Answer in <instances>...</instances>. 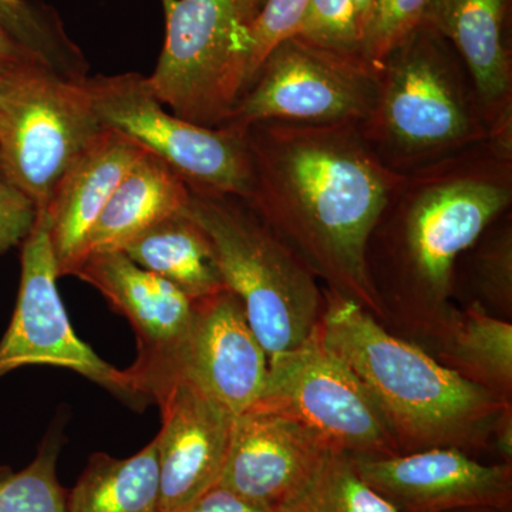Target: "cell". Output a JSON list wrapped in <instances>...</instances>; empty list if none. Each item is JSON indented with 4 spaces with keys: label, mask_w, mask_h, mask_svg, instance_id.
<instances>
[{
    "label": "cell",
    "mask_w": 512,
    "mask_h": 512,
    "mask_svg": "<svg viewBox=\"0 0 512 512\" xmlns=\"http://www.w3.org/2000/svg\"><path fill=\"white\" fill-rule=\"evenodd\" d=\"M430 0H376L362 40V55L382 64L426 18Z\"/></svg>",
    "instance_id": "cell-27"
},
{
    "label": "cell",
    "mask_w": 512,
    "mask_h": 512,
    "mask_svg": "<svg viewBox=\"0 0 512 512\" xmlns=\"http://www.w3.org/2000/svg\"><path fill=\"white\" fill-rule=\"evenodd\" d=\"M256 404L285 413L326 446L352 456L400 453L382 410L355 373L320 342L316 329L296 348L269 357Z\"/></svg>",
    "instance_id": "cell-11"
},
{
    "label": "cell",
    "mask_w": 512,
    "mask_h": 512,
    "mask_svg": "<svg viewBox=\"0 0 512 512\" xmlns=\"http://www.w3.org/2000/svg\"><path fill=\"white\" fill-rule=\"evenodd\" d=\"M355 8L357 25H359L360 37L365 36L367 25H369L370 16L375 8L376 0H352Z\"/></svg>",
    "instance_id": "cell-33"
},
{
    "label": "cell",
    "mask_w": 512,
    "mask_h": 512,
    "mask_svg": "<svg viewBox=\"0 0 512 512\" xmlns=\"http://www.w3.org/2000/svg\"><path fill=\"white\" fill-rule=\"evenodd\" d=\"M478 284L484 295L498 305L511 306L512 299V231L501 229L478 252Z\"/></svg>",
    "instance_id": "cell-29"
},
{
    "label": "cell",
    "mask_w": 512,
    "mask_h": 512,
    "mask_svg": "<svg viewBox=\"0 0 512 512\" xmlns=\"http://www.w3.org/2000/svg\"><path fill=\"white\" fill-rule=\"evenodd\" d=\"M123 252L141 268L180 289L192 302L227 289L210 239L188 210L154 225Z\"/></svg>",
    "instance_id": "cell-20"
},
{
    "label": "cell",
    "mask_w": 512,
    "mask_h": 512,
    "mask_svg": "<svg viewBox=\"0 0 512 512\" xmlns=\"http://www.w3.org/2000/svg\"><path fill=\"white\" fill-rule=\"evenodd\" d=\"M316 333L366 387L400 453L476 444L507 413L493 390L390 335L348 295L326 292Z\"/></svg>",
    "instance_id": "cell-2"
},
{
    "label": "cell",
    "mask_w": 512,
    "mask_h": 512,
    "mask_svg": "<svg viewBox=\"0 0 512 512\" xmlns=\"http://www.w3.org/2000/svg\"><path fill=\"white\" fill-rule=\"evenodd\" d=\"M160 512H180L220 480L235 416L194 384L175 380L154 397Z\"/></svg>",
    "instance_id": "cell-15"
},
{
    "label": "cell",
    "mask_w": 512,
    "mask_h": 512,
    "mask_svg": "<svg viewBox=\"0 0 512 512\" xmlns=\"http://www.w3.org/2000/svg\"><path fill=\"white\" fill-rule=\"evenodd\" d=\"M0 28L60 76L86 79L87 63L55 10L36 0H0Z\"/></svg>",
    "instance_id": "cell-24"
},
{
    "label": "cell",
    "mask_w": 512,
    "mask_h": 512,
    "mask_svg": "<svg viewBox=\"0 0 512 512\" xmlns=\"http://www.w3.org/2000/svg\"><path fill=\"white\" fill-rule=\"evenodd\" d=\"M512 202V140L491 137L404 174L377 225L414 291L447 298L458 255Z\"/></svg>",
    "instance_id": "cell-3"
},
{
    "label": "cell",
    "mask_w": 512,
    "mask_h": 512,
    "mask_svg": "<svg viewBox=\"0 0 512 512\" xmlns=\"http://www.w3.org/2000/svg\"><path fill=\"white\" fill-rule=\"evenodd\" d=\"M146 154L130 138L104 127L64 173L43 208L60 278L76 274L94 222L123 178Z\"/></svg>",
    "instance_id": "cell-17"
},
{
    "label": "cell",
    "mask_w": 512,
    "mask_h": 512,
    "mask_svg": "<svg viewBox=\"0 0 512 512\" xmlns=\"http://www.w3.org/2000/svg\"><path fill=\"white\" fill-rule=\"evenodd\" d=\"M292 36L335 52L362 55V37L352 0H309Z\"/></svg>",
    "instance_id": "cell-26"
},
{
    "label": "cell",
    "mask_w": 512,
    "mask_h": 512,
    "mask_svg": "<svg viewBox=\"0 0 512 512\" xmlns=\"http://www.w3.org/2000/svg\"><path fill=\"white\" fill-rule=\"evenodd\" d=\"M511 8L512 0H430L424 18L463 60L493 137L510 140Z\"/></svg>",
    "instance_id": "cell-16"
},
{
    "label": "cell",
    "mask_w": 512,
    "mask_h": 512,
    "mask_svg": "<svg viewBox=\"0 0 512 512\" xmlns=\"http://www.w3.org/2000/svg\"><path fill=\"white\" fill-rule=\"evenodd\" d=\"M281 512H400L357 473L352 456L329 448L305 487Z\"/></svg>",
    "instance_id": "cell-23"
},
{
    "label": "cell",
    "mask_w": 512,
    "mask_h": 512,
    "mask_svg": "<svg viewBox=\"0 0 512 512\" xmlns=\"http://www.w3.org/2000/svg\"><path fill=\"white\" fill-rule=\"evenodd\" d=\"M86 79L60 76L45 64L0 77V173L37 210L104 130Z\"/></svg>",
    "instance_id": "cell-7"
},
{
    "label": "cell",
    "mask_w": 512,
    "mask_h": 512,
    "mask_svg": "<svg viewBox=\"0 0 512 512\" xmlns=\"http://www.w3.org/2000/svg\"><path fill=\"white\" fill-rule=\"evenodd\" d=\"M104 127L119 131L167 164L192 192L247 200L251 157L245 128L202 127L175 116L138 73L86 79Z\"/></svg>",
    "instance_id": "cell-8"
},
{
    "label": "cell",
    "mask_w": 512,
    "mask_h": 512,
    "mask_svg": "<svg viewBox=\"0 0 512 512\" xmlns=\"http://www.w3.org/2000/svg\"><path fill=\"white\" fill-rule=\"evenodd\" d=\"M451 356L464 367L468 379L495 393L511 390V323L495 319L481 303H473L454 330Z\"/></svg>",
    "instance_id": "cell-22"
},
{
    "label": "cell",
    "mask_w": 512,
    "mask_h": 512,
    "mask_svg": "<svg viewBox=\"0 0 512 512\" xmlns=\"http://www.w3.org/2000/svg\"><path fill=\"white\" fill-rule=\"evenodd\" d=\"M308 2L309 0H265L251 26L252 79L269 50L295 33Z\"/></svg>",
    "instance_id": "cell-28"
},
{
    "label": "cell",
    "mask_w": 512,
    "mask_h": 512,
    "mask_svg": "<svg viewBox=\"0 0 512 512\" xmlns=\"http://www.w3.org/2000/svg\"><path fill=\"white\" fill-rule=\"evenodd\" d=\"M265 0H161L165 42L151 93L181 119L222 127L252 80L251 26Z\"/></svg>",
    "instance_id": "cell-6"
},
{
    "label": "cell",
    "mask_w": 512,
    "mask_h": 512,
    "mask_svg": "<svg viewBox=\"0 0 512 512\" xmlns=\"http://www.w3.org/2000/svg\"><path fill=\"white\" fill-rule=\"evenodd\" d=\"M36 220L35 202L0 173V255L22 245Z\"/></svg>",
    "instance_id": "cell-30"
},
{
    "label": "cell",
    "mask_w": 512,
    "mask_h": 512,
    "mask_svg": "<svg viewBox=\"0 0 512 512\" xmlns=\"http://www.w3.org/2000/svg\"><path fill=\"white\" fill-rule=\"evenodd\" d=\"M497 437V448L500 450V453L503 454L505 460H511L512 453V434H511V420H508V423H504L503 427L498 430Z\"/></svg>",
    "instance_id": "cell-34"
},
{
    "label": "cell",
    "mask_w": 512,
    "mask_h": 512,
    "mask_svg": "<svg viewBox=\"0 0 512 512\" xmlns=\"http://www.w3.org/2000/svg\"><path fill=\"white\" fill-rule=\"evenodd\" d=\"M379 90V64L289 36L269 50L224 126L269 120L360 124L375 109Z\"/></svg>",
    "instance_id": "cell-9"
},
{
    "label": "cell",
    "mask_w": 512,
    "mask_h": 512,
    "mask_svg": "<svg viewBox=\"0 0 512 512\" xmlns=\"http://www.w3.org/2000/svg\"><path fill=\"white\" fill-rule=\"evenodd\" d=\"M187 210L210 239L225 288L241 301L268 359L305 342L322 305L305 262L237 197L191 191Z\"/></svg>",
    "instance_id": "cell-5"
},
{
    "label": "cell",
    "mask_w": 512,
    "mask_h": 512,
    "mask_svg": "<svg viewBox=\"0 0 512 512\" xmlns=\"http://www.w3.org/2000/svg\"><path fill=\"white\" fill-rule=\"evenodd\" d=\"M359 127L382 163L400 174L493 137L463 60L426 22L380 64L379 97Z\"/></svg>",
    "instance_id": "cell-4"
},
{
    "label": "cell",
    "mask_w": 512,
    "mask_h": 512,
    "mask_svg": "<svg viewBox=\"0 0 512 512\" xmlns=\"http://www.w3.org/2000/svg\"><path fill=\"white\" fill-rule=\"evenodd\" d=\"M245 134L251 187L242 201L332 291L376 308L367 248L404 174L382 163L356 123L269 120Z\"/></svg>",
    "instance_id": "cell-1"
},
{
    "label": "cell",
    "mask_w": 512,
    "mask_h": 512,
    "mask_svg": "<svg viewBox=\"0 0 512 512\" xmlns=\"http://www.w3.org/2000/svg\"><path fill=\"white\" fill-rule=\"evenodd\" d=\"M454 512H505V510H497V508H470V510H461Z\"/></svg>",
    "instance_id": "cell-35"
},
{
    "label": "cell",
    "mask_w": 512,
    "mask_h": 512,
    "mask_svg": "<svg viewBox=\"0 0 512 512\" xmlns=\"http://www.w3.org/2000/svg\"><path fill=\"white\" fill-rule=\"evenodd\" d=\"M20 262L18 302L0 339V377L26 366L62 367L130 399L123 370L104 362L70 325L57 289L60 274L45 210H37Z\"/></svg>",
    "instance_id": "cell-12"
},
{
    "label": "cell",
    "mask_w": 512,
    "mask_h": 512,
    "mask_svg": "<svg viewBox=\"0 0 512 512\" xmlns=\"http://www.w3.org/2000/svg\"><path fill=\"white\" fill-rule=\"evenodd\" d=\"M180 512H281L276 508L254 503L248 498L232 493L221 485H215L198 500Z\"/></svg>",
    "instance_id": "cell-31"
},
{
    "label": "cell",
    "mask_w": 512,
    "mask_h": 512,
    "mask_svg": "<svg viewBox=\"0 0 512 512\" xmlns=\"http://www.w3.org/2000/svg\"><path fill=\"white\" fill-rule=\"evenodd\" d=\"M74 276L96 288L133 326L138 340L137 362L164 355L190 328L194 302L124 252L89 255Z\"/></svg>",
    "instance_id": "cell-18"
},
{
    "label": "cell",
    "mask_w": 512,
    "mask_h": 512,
    "mask_svg": "<svg viewBox=\"0 0 512 512\" xmlns=\"http://www.w3.org/2000/svg\"><path fill=\"white\" fill-rule=\"evenodd\" d=\"M190 198L187 184L167 164L147 153L123 178L94 222L83 261L93 254L123 252L154 225L187 210Z\"/></svg>",
    "instance_id": "cell-19"
},
{
    "label": "cell",
    "mask_w": 512,
    "mask_h": 512,
    "mask_svg": "<svg viewBox=\"0 0 512 512\" xmlns=\"http://www.w3.org/2000/svg\"><path fill=\"white\" fill-rule=\"evenodd\" d=\"M329 448L299 421L255 403L235 416L217 485L281 511L305 487Z\"/></svg>",
    "instance_id": "cell-14"
},
{
    "label": "cell",
    "mask_w": 512,
    "mask_h": 512,
    "mask_svg": "<svg viewBox=\"0 0 512 512\" xmlns=\"http://www.w3.org/2000/svg\"><path fill=\"white\" fill-rule=\"evenodd\" d=\"M266 373L268 355L228 289L194 302L190 328L173 349L123 370L133 399L154 400L165 386L184 380L234 416L258 402Z\"/></svg>",
    "instance_id": "cell-10"
},
{
    "label": "cell",
    "mask_w": 512,
    "mask_h": 512,
    "mask_svg": "<svg viewBox=\"0 0 512 512\" xmlns=\"http://www.w3.org/2000/svg\"><path fill=\"white\" fill-rule=\"evenodd\" d=\"M59 451V437L47 436L29 466L0 468V512H69L56 473Z\"/></svg>",
    "instance_id": "cell-25"
},
{
    "label": "cell",
    "mask_w": 512,
    "mask_h": 512,
    "mask_svg": "<svg viewBox=\"0 0 512 512\" xmlns=\"http://www.w3.org/2000/svg\"><path fill=\"white\" fill-rule=\"evenodd\" d=\"M35 64L47 66L36 53L0 28V77L8 76V74L18 72L25 67L35 66Z\"/></svg>",
    "instance_id": "cell-32"
},
{
    "label": "cell",
    "mask_w": 512,
    "mask_h": 512,
    "mask_svg": "<svg viewBox=\"0 0 512 512\" xmlns=\"http://www.w3.org/2000/svg\"><path fill=\"white\" fill-rule=\"evenodd\" d=\"M69 512H160L157 441L127 458L97 453L67 497Z\"/></svg>",
    "instance_id": "cell-21"
},
{
    "label": "cell",
    "mask_w": 512,
    "mask_h": 512,
    "mask_svg": "<svg viewBox=\"0 0 512 512\" xmlns=\"http://www.w3.org/2000/svg\"><path fill=\"white\" fill-rule=\"evenodd\" d=\"M352 460L359 476L399 511L507 510L511 504L510 463L481 464L461 448L433 447Z\"/></svg>",
    "instance_id": "cell-13"
}]
</instances>
